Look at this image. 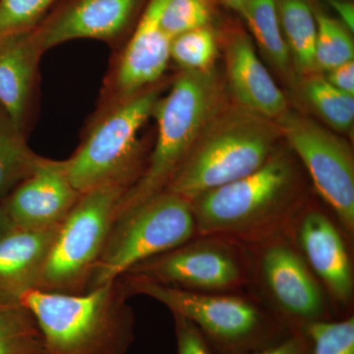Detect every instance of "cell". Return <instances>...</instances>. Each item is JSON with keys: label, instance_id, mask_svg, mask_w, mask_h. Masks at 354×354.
<instances>
[{"label": "cell", "instance_id": "6da1fadb", "mask_svg": "<svg viewBox=\"0 0 354 354\" xmlns=\"http://www.w3.org/2000/svg\"><path fill=\"white\" fill-rule=\"evenodd\" d=\"M122 278L80 295L32 290L19 304L31 312L44 354H128L135 316Z\"/></svg>", "mask_w": 354, "mask_h": 354}, {"label": "cell", "instance_id": "7a4b0ae2", "mask_svg": "<svg viewBox=\"0 0 354 354\" xmlns=\"http://www.w3.org/2000/svg\"><path fill=\"white\" fill-rule=\"evenodd\" d=\"M220 85L213 70H183L153 111L157 139L141 176L121 198L115 221L164 192L209 121L220 109Z\"/></svg>", "mask_w": 354, "mask_h": 354}, {"label": "cell", "instance_id": "3957f363", "mask_svg": "<svg viewBox=\"0 0 354 354\" xmlns=\"http://www.w3.org/2000/svg\"><path fill=\"white\" fill-rule=\"evenodd\" d=\"M279 133L271 120L241 106L218 109L165 191L191 202L252 174L274 153Z\"/></svg>", "mask_w": 354, "mask_h": 354}, {"label": "cell", "instance_id": "277c9868", "mask_svg": "<svg viewBox=\"0 0 354 354\" xmlns=\"http://www.w3.org/2000/svg\"><path fill=\"white\" fill-rule=\"evenodd\" d=\"M160 97V88L152 86L93 114L80 146L64 160L76 190L82 194L108 183L131 187L145 167L139 134Z\"/></svg>", "mask_w": 354, "mask_h": 354}, {"label": "cell", "instance_id": "5b68a950", "mask_svg": "<svg viewBox=\"0 0 354 354\" xmlns=\"http://www.w3.org/2000/svg\"><path fill=\"white\" fill-rule=\"evenodd\" d=\"M132 295L164 304L172 315L187 319L220 354H242L272 346L290 330L241 298L206 295L162 285L133 274L121 277Z\"/></svg>", "mask_w": 354, "mask_h": 354}, {"label": "cell", "instance_id": "8992f818", "mask_svg": "<svg viewBox=\"0 0 354 354\" xmlns=\"http://www.w3.org/2000/svg\"><path fill=\"white\" fill-rule=\"evenodd\" d=\"M197 232L190 202L164 192L114 223L87 290L116 281L132 268L187 243Z\"/></svg>", "mask_w": 354, "mask_h": 354}, {"label": "cell", "instance_id": "52a82bcc", "mask_svg": "<svg viewBox=\"0 0 354 354\" xmlns=\"http://www.w3.org/2000/svg\"><path fill=\"white\" fill-rule=\"evenodd\" d=\"M129 186L108 183L82 193L58 228L38 290L80 295L115 223L116 209Z\"/></svg>", "mask_w": 354, "mask_h": 354}, {"label": "cell", "instance_id": "ba28073f", "mask_svg": "<svg viewBox=\"0 0 354 354\" xmlns=\"http://www.w3.org/2000/svg\"><path fill=\"white\" fill-rule=\"evenodd\" d=\"M295 180L290 160L272 153L257 171L190 202L197 232L243 235L262 230L286 208Z\"/></svg>", "mask_w": 354, "mask_h": 354}, {"label": "cell", "instance_id": "9c48e42d", "mask_svg": "<svg viewBox=\"0 0 354 354\" xmlns=\"http://www.w3.org/2000/svg\"><path fill=\"white\" fill-rule=\"evenodd\" d=\"M279 133L304 162L321 196L348 232L354 230V162L348 144L301 114L286 111Z\"/></svg>", "mask_w": 354, "mask_h": 354}, {"label": "cell", "instance_id": "30bf717a", "mask_svg": "<svg viewBox=\"0 0 354 354\" xmlns=\"http://www.w3.org/2000/svg\"><path fill=\"white\" fill-rule=\"evenodd\" d=\"M169 0H148L127 46L104 79L97 111L129 99L162 78L171 60L172 39L162 29Z\"/></svg>", "mask_w": 354, "mask_h": 354}, {"label": "cell", "instance_id": "8fae6325", "mask_svg": "<svg viewBox=\"0 0 354 354\" xmlns=\"http://www.w3.org/2000/svg\"><path fill=\"white\" fill-rule=\"evenodd\" d=\"M125 274L184 290H228L242 279L234 254L223 244L209 241L187 242L140 263Z\"/></svg>", "mask_w": 354, "mask_h": 354}, {"label": "cell", "instance_id": "7c38bea8", "mask_svg": "<svg viewBox=\"0 0 354 354\" xmlns=\"http://www.w3.org/2000/svg\"><path fill=\"white\" fill-rule=\"evenodd\" d=\"M142 0H62L32 30L39 48L79 39H99L116 46L129 31Z\"/></svg>", "mask_w": 354, "mask_h": 354}, {"label": "cell", "instance_id": "4fadbf2b", "mask_svg": "<svg viewBox=\"0 0 354 354\" xmlns=\"http://www.w3.org/2000/svg\"><path fill=\"white\" fill-rule=\"evenodd\" d=\"M81 195L70 183L64 160L44 158L2 203L16 227L46 230L59 225Z\"/></svg>", "mask_w": 354, "mask_h": 354}, {"label": "cell", "instance_id": "5bb4252c", "mask_svg": "<svg viewBox=\"0 0 354 354\" xmlns=\"http://www.w3.org/2000/svg\"><path fill=\"white\" fill-rule=\"evenodd\" d=\"M263 276L272 297L288 320L290 332L326 321L325 304L320 288L307 266L286 244L268 247L261 260Z\"/></svg>", "mask_w": 354, "mask_h": 354}, {"label": "cell", "instance_id": "9a60e30c", "mask_svg": "<svg viewBox=\"0 0 354 354\" xmlns=\"http://www.w3.org/2000/svg\"><path fill=\"white\" fill-rule=\"evenodd\" d=\"M59 225L46 230L14 227L0 235V304H19L26 292L38 290Z\"/></svg>", "mask_w": 354, "mask_h": 354}, {"label": "cell", "instance_id": "2e32d148", "mask_svg": "<svg viewBox=\"0 0 354 354\" xmlns=\"http://www.w3.org/2000/svg\"><path fill=\"white\" fill-rule=\"evenodd\" d=\"M43 55L32 31L0 39V106L25 134Z\"/></svg>", "mask_w": 354, "mask_h": 354}, {"label": "cell", "instance_id": "e0dca14e", "mask_svg": "<svg viewBox=\"0 0 354 354\" xmlns=\"http://www.w3.org/2000/svg\"><path fill=\"white\" fill-rule=\"evenodd\" d=\"M230 87L241 108L268 120H278L286 109V99L256 53L252 41L235 35L225 51Z\"/></svg>", "mask_w": 354, "mask_h": 354}, {"label": "cell", "instance_id": "ac0fdd59", "mask_svg": "<svg viewBox=\"0 0 354 354\" xmlns=\"http://www.w3.org/2000/svg\"><path fill=\"white\" fill-rule=\"evenodd\" d=\"M299 242L312 269L342 304L351 299L353 276L348 251L337 228L321 212L304 216Z\"/></svg>", "mask_w": 354, "mask_h": 354}, {"label": "cell", "instance_id": "d6986e66", "mask_svg": "<svg viewBox=\"0 0 354 354\" xmlns=\"http://www.w3.org/2000/svg\"><path fill=\"white\" fill-rule=\"evenodd\" d=\"M43 160L28 145L25 133L0 106V202L31 176Z\"/></svg>", "mask_w": 354, "mask_h": 354}, {"label": "cell", "instance_id": "ffe728a7", "mask_svg": "<svg viewBox=\"0 0 354 354\" xmlns=\"http://www.w3.org/2000/svg\"><path fill=\"white\" fill-rule=\"evenodd\" d=\"M277 2L281 31L290 57L299 71L309 73L317 69L315 15L306 0H277Z\"/></svg>", "mask_w": 354, "mask_h": 354}, {"label": "cell", "instance_id": "44dd1931", "mask_svg": "<svg viewBox=\"0 0 354 354\" xmlns=\"http://www.w3.org/2000/svg\"><path fill=\"white\" fill-rule=\"evenodd\" d=\"M241 15L272 64L288 72L291 57L281 31L277 0H245Z\"/></svg>", "mask_w": 354, "mask_h": 354}, {"label": "cell", "instance_id": "7402d4cb", "mask_svg": "<svg viewBox=\"0 0 354 354\" xmlns=\"http://www.w3.org/2000/svg\"><path fill=\"white\" fill-rule=\"evenodd\" d=\"M0 354H44L38 324L21 304H0Z\"/></svg>", "mask_w": 354, "mask_h": 354}, {"label": "cell", "instance_id": "603a6c76", "mask_svg": "<svg viewBox=\"0 0 354 354\" xmlns=\"http://www.w3.org/2000/svg\"><path fill=\"white\" fill-rule=\"evenodd\" d=\"M304 93L312 108L330 127L341 132L351 130L354 121L353 95L342 92L321 77L310 79Z\"/></svg>", "mask_w": 354, "mask_h": 354}, {"label": "cell", "instance_id": "cb8c5ba5", "mask_svg": "<svg viewBox=\"0 0 354 354\" xmlns=\"http://www.w3.org/2000/svg\"><path fill=\"white\" fill-rule=\"evenodd\" d=\"M315 18L316 68L328 72L339 65L353 62L354 44L351 32L339 21L325 14H316Z\"/></svg>", "mask_w": 354, "mask_h": 354}, {"label": "cell", "instance_id": "d4e9b609", "mask_svg": "<svg viewBox=\"0 0 354 354\" xmlns=\"http://www.w3.org/2000/svg\"><path fill=\"white\" fill-rule=\"evenodd\" d=\"M216 48L215 36L206 26L172 39L171 59L183 70L207 71L215 62Z\"/></svg>", "mask_w": 354, "mask_h": 354}, {"label": "cell", "instance_id": "484cf974", "mask_svg": "<svg viewBox=\"0 0 354 354\" xmlns=\"http://www.w3.org/2000/svg\"><path fill=\"white\" fill-rule=\"evenodd\" d=\"M62 0H0V39L32 32Z\"/></svg>", "mask_w": 354, "mask_h": 354}, {"label": "cell", "instance_id": "4316f807", "mask_svg": "<svg viewBox=\"0 0 354 354\" xmlns=\"http://www.w3.org/2000/svg\"><path fill=\"white\" fill-rule=\"evenodd\" d=\"M313 354H354L353 316L339 321H317L305 326Z\"/></svg>", "mask_w": 354, "mask_h": 354}, {"label": "cell", "instance_id": "83f0119b", "mask_svg": "<svg viewBox=\"0 0 354 354\" xmlns=\"http://www.w3.org/2000/svg\"><path fill=\"white\" fill-rule=\"evenodd\" d=\"M209 19L205 0H169L162 17L165 32L171 39L183 32L206 27Z\"/></svg>", "mask_w": 354, "mask_h": 354}, {"label": "cell", "instance_id": "f1b7e54d", "mask_svg": "<svg viewBox=\"0 0 354 354\" xmlns=\"http://www.w3.org/2000/svg\"><path fill=\"white\" fill-rule=\"evenodd\" d=\"M174 319L176 354H220L194 324L178 315H174Z\"/></svg>", "mask_w": 354, "mask_h": 354}, {"label": "cell", "instance_id": "f546056e", "mask_svg": "<svg viewBox=\"0 0 354 354\" xmlns=\"http://www.w3.org/2000/svg\"><path fill=\"white\" fill-rule=\"evenodd\" d=\"M242 354H313V346L304 330H297L272 346Z\"/></svg>", "mask_w": 354, "mask_h": 354}, {"label": "cell", "instance_id": "4dcf8cb0", "mask_svg": "<svg viewBox=\"0 0 354 354\" xmlns=\"http://www.w3.org/2000/svg\"><path fill=\"white\" fill-rule=\"evenodd\" d=\"M325 79L335 88L354 97V62L330 70Z\"/></svg>", "mask_w": 354, "mask_h": 354}, {"label": "cell", "instance_id": "1f68e13d", "mask_svg": "<svg viewBox=\"0 0 354 354\" xmlns=\"http://www.w3.org/2000/svg\"><path fill=\"white\" fill-rule=\"evenodd\" d=\"M330 6L335 11L342 23L349 32L354 30V6L348 0H328Z\"/></svg>", "mask_w": 354, "mask_h": 354}, {"label": "cell", "instance_id": "d6a6232c", "mask_svg": "<svg viewBox=\"0 0 354 354\" xmlns=\"http://www.w3.org/2000/svg\"><path fill=\"white\" fill-rule=\"evenodd\" d=\"M15 227L10 216L7 213L3 203L0 202V235L6 234L9 230H12Z\"/></svg>", "mask_w": 354, "mask_h": 354}, {"label": "cell", "instance_id": "836d02e7", "mask_svg": "<svg viewBox=\"0 0 354 354\" xmlns=\"http://www.w3.org/2000/svg\"><path fill=\"white\" fill-rule=\"evenodd\" d=\"M223 1L230 8L234 9L235 11L241 14L245 0H223Z\"/></svg>", "mask_w": 354, "mask_h": 354}]
</instances>
